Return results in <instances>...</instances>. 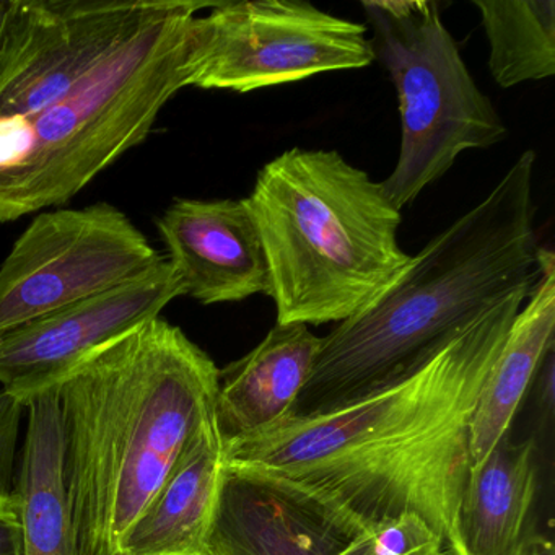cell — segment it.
<instances>
[{"label": "cell", "mask_w": 555, "mask_h": 555, "mask_svg": "<svg viewBox=\"0 0 555 555\" xmlns=\"http://www.w3.org/2000/svg\"><path fill=\"white\" fill-rule=\"evenodd\" d=\"M529 291L499 301L421 366L375 391L225 441V463L278 477L362 526L418 516L448 555H467L460 506L470 421Z\"/></svg>", "instance_id": "obj_1"}, {"label": "cell", "mask_w": 555, "mask_h": 555, "mask_svg": "<svg viewBox=\"0 0 555 555\" xmlns=\"http://www.w3.org/2000/svg\"><path fill=\"white\" fill-rule=\"evenodd\" d=\"M219 373L157 317L64 378V479L80 555H116L190 444L216 424Z\"/></svg>", "instance_id": "obj_2"}, {"label": "cell", "mask_w": 555, "mask_h": 555, "mask_svg": "<svg viewBox=\"0 0 555 555\" xmlns=\"http://www.w3.org/2000/svg\"><path fill=\"white\" fill-rule=\"evenodd\" d=\"M534 151L522 152L477 206L412 256L378 304L321 337L292 414L333 411L401 378L499 301L534 285Z\"/></svg>", "instance_id": "obj_3"}, {"label": "cell", "mask_w": 555, "mask_h": 555, "mask_svg": "<svg viewBox=\"0 0 555 555\" xmlns=\"http://www.w3.org/2000/svg\"><path fill=\"white\" fill-rule=\"evenodd\" d=\"M246 203L279 324L352 320L411 268L398 242L401 210L339 152H284L261 168Z\"/></svg>", "instance_id": "obj_4"}, {"label": "cell", "mask_w": 555, "mask_h": 555, "mask_svg": "<svg viewBox=\"0 0 555 555\" xmlns=\"http://www.w3.org/2000/svg\"><path fill=\"white\" fill-rule=\"evenodd\" d=\"M212 5L151 0L131 35L76 89L30 118L0 119V223L64 206L151 134L186 89L191 25Z\"/></svg>", "instance_id": "obj_5"}, {"label": "cell", "mask_w": 555, "mask_h": 555, "mask_svg": "<svg viewBox=\"0 0 555 555\" xmlns=\"http://www.w3.org/2000/svg\"><path fill=\"white\" fill-rule=\"evenodd\" d=\"M375 60L391 77L401 115V151L382 186L404 209L463 152L489 149L508 128L474 82L431 0L362 2Z\"/></svg>", "instance_id": "obj_6"}, {"label": "cell", "mask_w": 555, "mask_h": 555, "mask_svg": "<svg viewBox=\"0 0 555 555\" xmlns=\"http://www.w3.org/2000/svg\"><path fill=\"white\" fill-rule=\"evenodd\" d=\"M366 28L305 0L217 2L191 25L186 87L249 93L369 67Z\"/></svg>", "instance_id": "obj_7"}, {"label": "cell", "mask_w": 555, "mask_h": 555, "mask_svg": "<svg viewBox=\"0 0 555 555\" xmlns=\"http://www.w3.org/2000/svg\"><path fill=\"white\" fill-rule=\"evenodd\" d=\"M164 259L112 204L43 210L0 264V334L126 284Z\"/></svg>", "instance_id": "obj_8"}, {"label": "cell", "mask_w": 555, "mask_h": 555, "mask_svg": "<svg viewBox=\"0 0 555 555\" xmlns=\"http://www.w3.org/2000/svg\"><path fill=\"white\" fill-rule=\"evenodd\" d=\"M206 555H448L418 516L362 526L297 487L223 466Z\"/></svg>", "instance_id": "obj_9"}, {"label": "cell", "mask_w": 555, "mask_h": 555, "mask_svg": "<svg viewBox=\"0 0 555 555\" xmlns=\"http://www.w3.org/2000/svg\"><path fill=\"white\" fill-rule=\"evenodd\" d=\"M151 0H9L0 34V119L30 118L89 77Z\"/></svg>", "instance_id": "obj_10"}, {"label": "cell", "mask_w": 555, "mask_h": 555, "mask_svg": "<svg viewBox=\"0 0 555 555\" xmlns=\"http://www.w3.org/2000/svg\"><path fill=\"white\" fill-rule=\"evenodd\" d=\"M167 259L139 278L0 334V385L27 408L96 350L183 297Z\"/></svg>", "instance_id": "obj_11"}, {"label": "cell", "mask_w": 555, "mask_h": 555, "mask_svg": "<svg viewBox=\"0 0 555 555\" xmlns=\"http://www.w3.org/2000/svg\"><path fill=\"white\" fill-rule=\"evenodd\" d=\"M157 227L184 295L203 305L268 295V262L246 199H178Z\"/></svg>", "instance_id": "obj_12"}, {"label": "cell", "mask_w": 555, "mask_h": 555, "mask_svg": "<svg viewBox=\"0 0 555 555\" xmlns=\"http://www.w3.org/2000/svg\"><path fill=\"white\" fill-rule=\"evenodd\" d=\"M321 337L305 324H279L251 352L219 373L216 424L223 443L271 427L294 411Z\"/></svg>", "instance_id": "obj_13"}, {"label": "cell", "mask_w": 555, "mask_h": 555, "mask_svg": "<svg viewBox=\"0 0 555 555\" xmlns=\"http://www.w3.org/2000/svg\"><path fill=\"white\" fill-rule=\"evenodd\" d=\"M223 466L225 448L212 424L122 535L116 555H206Z\"/></svg>", "instance_id": "obj_14"}, {"label": "cell", "mask_w": 555, "mask_h": 555, "mask_svg": "<svg viewBox=\"0 0 555 555\" xmlns=\"http://www.w3.org/2000/svg\"><path fill=\"white\" fill-rule=\"evenodd\" d=\"M539 275L506 334L470 421V466L509 431L542 360L555 346V256L539 248Z\"/></svg>", "instance_id": "obj_15"}, {"label": "cell", "mask_w": 555, "mask_h": 555, "mask_svg": "<svg viewBox=\"0 0 555 555\" xmlns=\"http://www.w3.org/2000/svg\"><path fill=\"white\" fill-rule=\"evenodd\" d=\"M15 499L21 515L22 555H80L64 479L60 392L48 389L27 404Z\"/></svg>", "instance_id": "obj_16"}, {"label": "cell", "mask_w": 555, "mask_h": 555, "mask_svg": "<svg viewBox=\"0 0 555 555\" xmlns=\"http://www.w3.org/2000/svg\"><path fill=\"white\" fill-rule=\"evenodd\" d=\"M538 492L535 440L506 434L486 460L470 466L460 506V534L467 555H516L529 534Z\"/></svg>", "instance_id": "obj_17"}, {"label": "cell", "mask_w": 555, "mask_h": 555, "mask_svg": "<svg viewBox=\"0 0 555 555\" xmlns=\"http://www.w3.org/2000/svg\"><path fill=\"white\" fill-rule=\"evenodd\" d=\"M489 41L496 86L512 89L555 74L554 0H473Z\"/></svg>", "instance_id": "obj_18"}, {"label": "cell", "mask_w": 555, "mask_h": 555, "mask_svg": "<svg viewBox=\"0 0 555 555\" xmlns=\"http://www.w3.org/2000/svg\"><path fill=\"white\" fill-rule=\"evenodd\" d=\"M25 405L0 389V500L14 499L15 457Z\"/></svg>", "instance_id": "obj_19"}, {"label": "cell", "mask_w": 555, "mask_h": 555, "mask_svg": "<svg viewBox=\"0 0 555 555\" xmlns=\"http://www.w3.org/2000/svg\"><path fill=\"white\" fill-rule=\"evenodd\" d=\"M0 555H22L17 499L0 500Z\"/></svg>", "instance_id": "obj_20"}, {"label": "cell", "mask_w": 555, "mask_h": 555, "mask_svg": "<svg viewBox=\"0 0 555 555\" xmlns=\"http://www.w3.org/2000/svg\"><path fill=\"white\" fill-rule=\"evenodd\" d=\"M516 555H555L554 542L541 532H529Z\"/></svg>", "instance_id": "obj_21"}, {"label": "cell", "mask_w": 555, "mask_h": 555, "mask_svg": "<svg viewBox=\"0 0 555 555\" xmlns=\"http://www.w3.org/2000/svg\"><path fill=\"white\" fill-rule=\"evenodd\" d=\"M9 0H0V34L4 28L5 17H8Z\"/></svg>", "instance_id": "obj_22"}]
</instances>
